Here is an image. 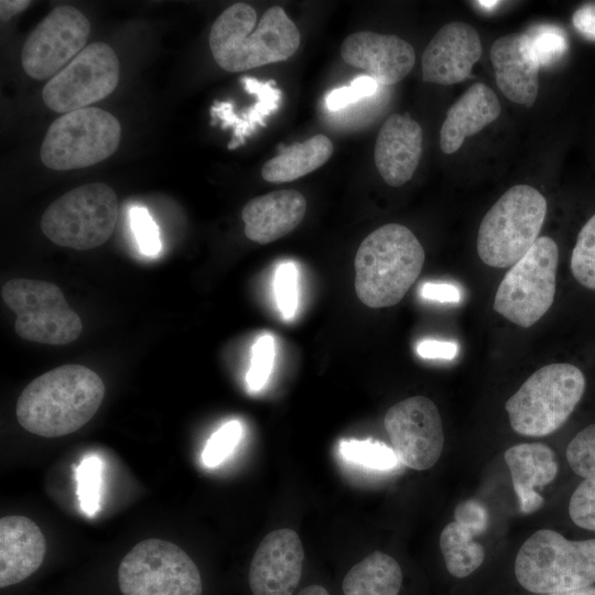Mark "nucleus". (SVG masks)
<instances>
[{
	"instance_id": "obj_40",
	"label": "nucleus",
	"mask_w": 595,
	"mask_h": 595,
	"mask_svg": "<svg viewBox=\"0 0 595 595\" xmlns=\"http://www.w3.org/2000/svg\"><path fill=\"white\" fill-rule=\"evenodd\" d=\"M416 353L426 359H453L458 346L454 342L426 339L418 344Z\"/></svg>"
},
{
	"instance_id": "obj_24",
	"label": "nucleus",
	"mask_w": 595,
	"mask_h": 595,
	"mask_svg": "<svg viewBox=\"0 0 595 595\" xmlns=\"http://www.w3.org/2000/svg\"><path fill=\"white\" fill-rule=\"evenodd\" d=\"M241 82L245 89L257 97L256 104L241 117L232 112V105L229 102H215L212 108L213 117L223 121V128L231 127L234 130L232 139L228 143L229 150L242 144L259 126L264 127L267 119L279 109L281 101V90L274 87V80L262 83L245 76Z\"/></svg>"
},
{
	"instance_id": "obj_37",
	"label": "nucleus",
	"mask_w": 595,
	"mask_h": 595,
	"mask_svg": "<svg viewBox=\"0 0 595 595\" xmlns=\"http://www.w3.org/2000/svg\"><path fill=\"white\" fill-rule=\"evenodd\" d=\"M569 515L580 528L595 531V478L582 480L573 491Z\"/></svg>"
},
{
	"instance_id": "obj_21",
	"label": "nucleus",
	"mask_w": 595,
	"mask_h": 595,
	"mask_svg": "<svg viewBox=\"0 0 595 595\" xmlns=\"http://www.w3.org/2000/svg\"><path fill=\"white\" fill-rule=\"evenodd\" d=\"M305 197L295 190L274 191L251 198L242 208L245 235L264 245L291 232L303 220Z\"/></svg>"
},
{
	"instance_id": "obj_15",
	"label": "nucleus",
	"mask_w": 595,
	"mask_h": 595,
	"mask_svg": "<svg viewBox=\"0 0 595 595\" xmlns=\"http://www.w3.org/2000/svg\"><path fill=\"white\" fill-rule=\"evenodd\" d=\"M304 550L291 529L268 533L258 545L249 567L253 595H293L302 575Z\"/></svg>"
},
{
	"instance_id": "obj_39",
	"label": "nucleus",
	"mask_w": 595,
	"mask_h": 595,
	"mask_svg": "<svg viewBox=\"0 0 595 595\" xmlns=\"http://www.w3.org/2000/svg\"><path fill=\"white\" fill-rule=\"evenodd\" d=\"M454 519L475 536L484 532L488 516L485 507L477 500H466L458 504Z\"/></svg>"
},
{
	"instance_id": "obj_18",
	"label": "nucleus",
	"mask_w": 595,
	"mask_h": 595,
	"mask_svg": "<svg viewBox=\"0 0 595 595\" xmlns=\"http://www.w3.org/2000/svg\"><path fill=\"white\" fill-rule=\"evenodd\" d=\"M496 83L511 101L532 107L539 90L537 61L528 33H510L497 39L490 48Z\"/></svg>"
},
{
	"instance_id": "obj_26",
	"label": "nucleus",
	"mask_w": 595,
	"mask_h": 595,
	"mask_svg": "<svg viewBox=\"0 0 595 595\" xmlns=\"http://www.w3.org/2000/svg\"><path fill=\"white\" fill-rule=\"evenodd\" d=\"M402 585V570L389 554L375 551L356 563L345 575V595H398Z\"/></svg>"
},
{
	"instance_id": "obj_43",
	"label": "nucleus",
	"mask_w": 595,
	"mask_h": 595,
	"mask_svg": "<svg viewBox=\"0 0 595 595\" xmlns=\"http://www.w3.org/2000/svg\"><path fill=\"white\" fill-rule=\"evenodd\" d=\"M31 4L28 0H1L0 19L2 22L10 20L13 15L23 11Z\"/></svg>"
},
{
	"instance_id": "obj_22",
	"label": "nucleus",
	"mask_w": 595,
	"mask_h": 595,
	"mask_svg": "<svg viewBox=\"0 0 595 595\" xmlns=\"http://www.w3.org/2000/svg\"><path fill=\"white\" fill-rule=\"evenodd\" d=\"M504 458L510 472L520 511L529 515L539 510L544 499L538 489L550 484L558 474L554 451L540 442L521 443L507 448Z\"/></svg>"
},
{
	"instance_id": "obj_3",
	"label": "nucleus",
	"mask_w": 595,
	"mask_h": 595,
	"mask_svg": "<svg viewBox=\"0 0 595 595\" xmlns=\"http://www.w3.org/2000/svg\"><path fill=\"white\" fill-rule=\"evenodd\" d=\"M425 255L415 235L400 224L369 234L355 256V290L372 309L399 303L421 273Z\"/></svg>"
},
{
	"instance_id": "obj_23",
	"label": "nucleus",
	"mask_w": 595,
	"mask_h": 595,
	"mask_svg": "<svg viewBox=\"0 0 595 595\" xmlns=\"http://www.w3.org/2000/svg\"><path fill=\"white\" fill-rule=\"evenodd\" d=\"M501 111L498 97L483 83L473 84L447 110L440 130L445 154L456 152L464 140L495 121Z\"/></svg>"
},
{
	"instance_id": "obj_4",
	"label": "nucleus",
	"mask_w": 595,
	"mask_h": 595,
	"mask_svg": "<svg viewBox=\"0 0 595 595\" xmlns=\"http://www.w3.org/2000/svg\"><path fill=\"white\" fill-rule=\"evenodd\" d=\"M515 575L527 591L552 594L595 583V539L572 541L551 529H540L520 547Z\"/></svg>"
},
{
	"instance_id": "obj_10",
	"label": "nucleus",
	"mask_w": 595,
	"mask_h": 595,
	"mask_svg": "<svg viewBox=\"0 0 595 595\" xmlns=\"http://www.w3.org/2000/svg\"><path fill=\"white\" fill-rule=\"evenodd\" d=\"M118 585L122 595H202L194 561L176 544L147 539L121 560Z\"/></svg>"
},
{
	"instance_id": "obj_1",
	"label": "nucleus",
	"mask_w": 595,
	"mask_h": 595,
	"mask_svg": "<svg viewBox=\"0 0 595 595\" xmlns=\"http://www.w3.org/2000/svg\"><path fill=\"white\" fill-rule=\"evenodd\" d=\"M105 396L101 378L82 365H64L32 380L21 392L15 414L36 435L58 437L84 426Z\"/></svg>"
},
{
	"instance_id": "obj_8",
	"label": "nucleus",
	"mask_w": 595,
	"mask_h": 595,
	"mask_svg": "<svg viewBox=\"0 0 595 595\" xmlns=\"http://www.w3.org/2000/svg\"><path fill=\"white\" fill-rule=\"evenodd\" d=\"M120 136L119 120L110 112L96 107L74 110L48 127L40 149L41 161L56 171L87 167L109 158Z\"/></svg>"
},
{
	"instance_id": "obj_30",
	"label": "nucleus",
	"mask_w": 595,
	"mask_h": 595,
	"mask_svg": "<svg viewBox=\"0 0 595 595\" xmlns=\"http://www.w3.org/2000/svg\"><path fill=\"white\" fill-rule=\"evenodd\" d=\"M570 267L574 279L580 284L595 291V214L577 235Z\"/></svg>"
},
{
	"instance_id": "obj_45",
	"label": "nucleus",
	"mask_w": 595,
	"mask_h": 595,
	"mask_svg": "<svg viewBox=\"0 0 595 595\" xmlns=\"http://www.w3.org/2000/svg\"><path fill=\"white\" fill-rule=\"evenodd\" d=\"M543 595H595V586L592 585V586L581 588V589L562 592V593L543 594Z\"/></svg>"
},
{
	"instance_id": "obj_34",
	"label": "nucleus",
	"mask_w": 595,
	"mask_h": 595,
	"mask_svg": "<svg viewBox=\"0 0 595 595\" xmlns=\"http://www.w3.org/2000/svg\"><path fill=\"white\" fill-rule=\"evenodd\" d=\"M528 34L531 39L533 54L540 66L558 62L567 51L565 34L556 26L540 25Z\"/></svg>"
},
{
	"instance_id": "obj_19",
	"label": "nucleus",
	"mask_w": 595,
	"mask_h": 595,
	"mask_svg": "<svg viewBox=\"0 0 595 595\" xmlns=\"http://www.w3.org/2000/svg\"><path fill=\"white\" fill-rule=\"evenodd\" d=\"M422 128L409 116L393 113L380 128L375 144V164L383 181L393 187L407 183L422 154Z\"/></svg>"
},
{
	"instance_id": "obj_44",
	"label": "nucleus",
	"mask_w": 595,
	"mask_h": 595,
	"mask_svg": "<svg viewBox=\"0 0 595 595\" xmlns=\"http://www.w3.org/2000/svg\"><path fill=\"white\" fill-rule=\"evenodd\" d=\"M299 595H329L326 588L321 585H309Z\"/></svg>"
},
{
	"instance_id": "obj_2",
	"label": "nucleus",
	"mask_w": 595,
	"mask_h": 595,
	"mask_svg": "<svg viewBox=\"0 0 595 595\" xmlns=\"http://www.w3.org/2000/svg\"><path fill=\"white\" fill-rule=\"evenodd\" d=\"M300 32L285 11L273 6L257 24L247 3L228 7L212 25L208 43L215 62L231 73L286 61L300 46Z\"/></svg>"
},
{
	"instance_id": "obj_20",
	"label": "nucleus",
	"mask_w": 595,
	"mask_h": 595,
	"mask_svg": "<svg viewBox=\"0 0 595 595\" xmlns=\"http://www.w3.org/2000/svg\"><path fill=\"white\" fill-rule=\"evenodd\" d=\"M46 552L45 538L37 524L23 516L0 520V587L18 584L42 564Z\"/></svg>"
},
{
	"instance_id": "obj_14",
	"label": "nucleus",
	"mask_w": 595,
	"mask_h": 595,
	"mask_svg": "<svg viewBox=\"0 0 595 595\" xmlns=\"http://www.w3.org/2000/svg\"><path fill=\"white\" fill-rule=\"evenodd\" d=\"M383 424L392 450L407 467L425 470L439 461L444 432L439 409L431 399L414 396L393 404Z\"/></svg>"
},
{
	"instance_id": "obj_32",
	"label": "nucleus",
	"mask_w": 595,
	"mask_h": 595,
	"mask_svg": "<svg viewBox=\"0 0 595 595\" xmlns=\"http://www.w3.org/2000/svg\"><path fill=\"white\" fill-rule=\"evenodd\" d=\"M242 433V424L237 420L223 424L208 439L201 455L203 464L206 467L221 464L234 452Z\"/></svg>"
},
{
	"instance_id": "obj_46",
	"label": "nucleus",
	"mask_w": 595,
	"mask_h": 595,
	"mask_svg": "<svg viewBox=\"0 0 595 595\" xmlns=\"http://www.w3.org/2000/svg\"><path fill=\"white\" fill-rule=\"evenodd\" d=\"M500 2L499 1H476V4L482 7L486 10H493L495 7H497Z\"/></svg>"
},
{
	"instance_id": "obj_31",
	"label": "nucleus",
	"mask_w": 595,
	"mask_h": 595,
	"mask_svg": "<svg viewBox=\"0 0 595 595\" xmlns=\"http://www.w3.org/2000/svg\"><path fill=\"white\" fill-rule=\"evenodd\" d=\"M566 459L578 476L595 478V423L581 430L566 447Z\"/></svg>"
},
{
	"instance_id": "obj_25",
	"label": "nucleus",
	"mask_w": 595,
	"mask_h": 595,
	"mask_svg": "<svg viewBox=\"0 0 595 595\" xmlns=\"http://www.w3.org/2000/svg\"><path fill=\"white\" fill-rule=\"evenodd\" d=\"M280 150L262 166L261 176L267 182H292L313 172L332 156L333 144L326 136L316 134Z\"/></svg>"
},
{
	"instance_id": "obj_41",
	"label": "nucleus",
	"mask_w": 595,
	"mask_h": 595,
	"mask_svg": "<svg viewBox=\"0 0 595 595\" xmlns=\"http://www.w3.org/2000/svg\"><path fill=\"white\" fill-rule=\"evenodd\" d=\"M421 295L424 299L443 303L458 302L461 300L459 290L448 283H424L421 289Z\"/></svg>"
},
{
	"instance_id": "obj_28",
	"label": "nucleus",
	"mask_w": 595,
	"mask_h": 595,
	"mask_svg": "<svg viewBox=\"0 0 595 595\" xmlns=\"http://www.w3.org/2000/svg\"><path fill=\"white\" fill-rule=\"evenodd\" d=\"M104 464L98 455L85 456L75 468L76 494L82 511L94 517L100 508Z\"/></svg>"
},
{
	"instance_id": "obj_27",
	"label": "nucleus",
	"mask_w": 595,
	"mask_h": 595,
	"mask_svg": "<svg viewBox=\"0 0 595 595\" xmlns=\"http://www.w3.org/2000/svg\"><path fill=\"white\" fill-rule=\"evenodd\" d=\"M475 534L455 520L446 524L440 536V549L446 570L463 578L475 572L485 560L484 547L474 540Z\"/></svg>"
},
{
	"instance_id": "obj_38",
	"label": "nucleus",
	"mask_w": 595,
	"mask_h": 595,
	"mask_svg": "<svg viewBox=\"0 0 595 595\" xmlns=\"http://www.w3.org/2000/svg\"><path fill=\"white\" fill-rule=\"evenodd\" d=\"M378 83L367 75L356 77L350 85L333 89L326 96V107L331 111L344 109L363 98L372 96L378 90Z\"/></svg>"
},
{
	"instance_id": "obj_17",
	"label": "nucleus",
	"mask_w": 595,
	"mask_h": 595,
	"mask_svg": "<svg viewBox=\"0 0 595 595\" xmlns=\"http://www.w3.org/2000/svg\"><path fill=\"white\" fill-rule=\"evenodd\" d=\"M340 56L347 64L361 68L378 85H393L402 80L415 63L413 46L392 34L359 31L342 43Z\"/></svg>"
},
{
	"instance_id": "obj_9",
	"label": "nucleus",
	"mask_w": 595,
	"mask_h": 595,
	"mask_svg": "<svg viewBox=\"0 0 595 595\" xmlns=\"http://www.w3.org/2000/svg\"><path fill=\"white\" fill-rule=\"evenodd\" d=\"M558 263L556 242L548 236L539 237L502 278L494 310L520 327L532 326L553 304Z\"/></svg>"
},
{
	"instance_id": "obj_5",
	"label": "nucleus",
	"mask_w": 595,
	"mask_h": 595,
	"mask_svg": "<svg viewBox=\"0 0 595 595\" xmlns=\"http://www.w3.org/2000/svg\"><path fill=\"white\" fill-rule=\"evenodd\" d=\"M585 386L583 372L572 364L541 367L505 404L512 430L533 437L555 432L581 401Z\"/></svg>"
},
{
	"instance_id": "obj_16",
	"label": "nucleus",
	"mask_w": 595,
	"mask_h": 595,
	"mask_svg": "<svg viewBox=\"0 0 595 595\" xmlns=\"http://www.w3.org/2000/svg\"><path fill=\"white\" fill-rule=\"evenodd\" d=\"M482 56L477 31L466 22L444 24L431 39L422 55V78L426 83L453 85L470 75Z\"/></svg>"
},
{
	"instance_id": "obj_12",
	"label": "nucleus",
	"mask_w": 595,
	"mask_h": 595,
	"mask_svg": "<svg viewBox=\"0 0 595 595\" xmlns=\"http://www.w3.org/2000/svg\"><path fill=\"white\" fill-rule=\"evenodd\" d=\"M118 82L117 54L108 44L94 42L48 80L42 98L50 109L67 113L106 98Z\"/></svg>"
},
{
	"instance_id": "obj_35",
	"label": "nucleus",
	"mask_w": 595,
	"mask_h": 595,
	"mask_svg": "<svg viewBox=\"0 0 595 595\" xmlns=\"http://www.w3.org/2000/svg\"><path fill=\"white\" fill-rule=\"evenodd\" d=\"M274 294L284 320L294 316L298 309V268L293 262H282L274 274Z\"/></svg>"
},
{
	"instance_id": "obj_7",
	"label": "nucleus",
	"mask_w": 595,
	"mask_h": 595,
	"mask_svg": "<svg viewBox=\"0 0 595 595\" xmlns=\"http://www.w3.org/2000/svg\"><path fill=\"white\" fill-rule=\"evenodd\" d=\"M118 213L115 191L101 182L88 183L55 199L42 215L41 229L58 246L88 250L110 238Z\"/></svg>"
},
{
	"instance_id": "obj_11",
	"label": "nucleus",
	"mask_w": 595,
	"mask_h": 595,
	"mask_svg": "<svg viewBox=\"0 0 595 595\" xmlns=\"http://www.w3.org/2000/svg\"><path fill=\"white\" fill-rule=\"evenodd\" d=\"M3 302L15 314L17 334L30 342L66 345L76 340L83 323L61 289L47 281L12 279L1 289Z\"/></svg>"
},
{
	"instance_id": "obj_29",
	"label": "nucleus",
	"mask_w": 595,
	"mask_h": 595,
	"mask_svg": "<svg viewBox=\"0 0 595 595\" xmlns=\"http://www.w3.org/2000/svg\"><path fill=\"white\" fill-rule=\"evenodd\" d=\"M339 453L350 463L377 470L392 469L399 459L391 447L372 440H343Z\"/></svg>"
},
{
	"instance_id": "obj_6",
	"label": "nucleus",
	"mask_w": 595,
	"mask_h": 595,
	"mask_svg": "<svg viewBox=\"0 0 595 595\" xmlns=\"http://www.w3.org/2000/svg\"><path fill=\"white\" fill-rule=\"evenodd\" d=\"M545 215L547 201L537 188L520 184L507 190L479 225L480 260L493 268L513 266L539 238Z\"/></svg>"
},
{
	"instance_id": "obj_42",
	"label": "nucleus",
	"mask_w": 595,
	"mask_h": 595,
	"mask_svg": "<svg viewBox=\"0 0 595 595\" xmlns=\"http://www.w3.org/2000/svg\"><path fill=\"white\" fill-rule=\"evenodd\" d=\"M572 22L581 34L595 41V4H584L578 8L572 17Z\"/></svg>"
},
{
	"instance_id": "obj_13",
	"label": "nucleus",
	"mask_w": 595,
	"mask_h": 595,
	"mask_svg": "<svg viewBox=\"0 0 595 595\" xmlns=\"http://www.w3.org/2000/svg\"><path fill=\"white\" fill-rule=\"evenodd\" d=\"M89 33L90 22L83 12L67 4L55 7L22 46L24 72L39 80L55 76L85 48Z\"/></svg>"
},
{
	"instance_id": "obj_36",
	"label": "nucleus",
	"mask_w": 595,
	"mask_h": 595,
	"mask_svg": "<svg viewBox=\"0 0 595 595\" xmlns=\"http://www.w3.org/2000/svg\"><path fill=\"white\" fill-rule=\"evenodd\" d=\"M130 227L143 255L156 256L162 248L159 228L148 209L132 206L129 210Z\"/></svg>"
},
{
	"instance_id": "obj_33",
	"label": "nucleus",
	"mask_w": 595,
	"mask_h": 595,
	"mask_svg": "<svg viewBox=\"0 0 595 595\" xmlns=\"http://www.w3.org/2000/svg\"><path fill=\"white\" fill-rule=\"evenodd\" d=\"M274 354V339L271 335L264 334L255 342L250 367L246 375L249 391L256 392L266 386L272 371Z\"/></svg>"
}]
</instances>
